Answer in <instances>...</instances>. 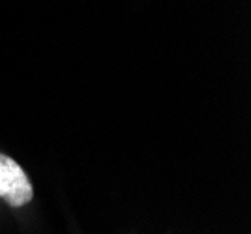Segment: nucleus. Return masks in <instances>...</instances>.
I'll return each mask as SVG.
<instances>
[{
    "label": "nucleus",
    "mask_w": 251,
    "mask_h": 234,
    "mask_svg": "<svg viewBox=\"0 0 251 234\" xmlns=\"http://www.w3.org/2000/svg\"><path fill=\"white\" fill-rule=\"evenodd\" d=\"M0 197L10 206H25L32 201L34 191L25 170L19 167V163L0 154Z\"/></svg>",
    "instance_id": "f257e3e1"
}]
</instances>
